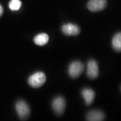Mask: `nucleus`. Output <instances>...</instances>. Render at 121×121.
<instances>
[{"mask_svg":"<svg viewBox=\"0 0 121 121\" xmlns=\"http://www.w3.org/2000/svg\"><path fill=\"white\" fill-rule=\"evenodd\" d=\"M47 78L43 72H36L30 75L28 78V83L30 86L35 88H38L43 86L46 82Z\"/></svg>","mask_w":121,"mask_h":121,"instance_id":"1","label":"nucleus"},{"mask_svg":"<svg viewBox=\"0 0 121 121\" xmlns=\"http://www.w3.org/2000/svg\"><path fill=\"white\" fill-rule=\"evenodd\" d=\"M16 110L17 115L21 120H26L30 115L29 106L24 100H19L16 104Z\"/></svg>","mask_w":121,"mask_h":121,"instance_id":"2","label":"nucleus"},{"mask_svg":"<svg viewBox=\"0 0 121 121\" xmlns=\"http://www.w3.org/2000/svg\"><path fill=\"white\" fill-rule=\"evenodd\" d=\"M84 70V65L80 61H74L69 67V76L71 78L76 79L79 78Z\"/></svg>","mask_w":121,"mask_h":121,"instance_id":"3","label":"nucleus"},{"mask_svg":"<svg viewBox=\"0 0 121 121\" xmlns=\"http://www.w3.org/2000/svg\"><path fill=\"white\" fill-rule=\"evenodd\" d=\"M65 106H66L65 99L61 96L56 97L52 101V109L57 115H62L63 114L65 111Z\"/></svg>","mask_w":121,"mask_h":121,"instance_id":"4","label":"nucleus"},{"mask_svg":"<svg viewBox=\"0 0 121 121\" xmlns=\"http://www.w3.org/2000/svg\"><path fill=\"white\" fill-rule=\"evenodd\" d=\"M106 0H90L87 4V8L93 12L102 11L106 8Z\"/></svg>","mask_w":121,"mask_h":121,"instance_id":"5","label":"nucleus"},{"mask_svg":"<svg viewBox=\"0 0 121 121\" xmlns=\"http://www.w3.org/2000/svg\"><path fill=\"white\" fill-rule=\"evenodd\" d=\"M87 75L91 79H95L99 75V67L95 60H90L87 63Z\"/></svg>","mask_w":121,"mask_h":121,"instance_id":"6","label":"nucleus"},{"mask_svg":"<svg viewBox=\"0 0 121 121\" xmlns=\"http://www.w3.org/2000/svg\"><path fill=\"white\" fill-rule=\"evenodd\" d=\"M62 32L64 35L67 36H77L80 32L79 26L73 24H67L62 26Z\"/></svg>","mask_w":121,"mask_h":121,"instance_id":"7","label":"nucleus"},{"mask_svg":"<svg viewBox=\"0 0 121 121\" xmlns=\"http://www.w3.org/2000/svg\"><path fill=\"white\" fill-rule=\"evenodd\" d=\"M86 120L88 121H102L105 120L104 112L99 110H91L87 113Z\"/></svg>","mask_w":121,"mask_h":121,"instance_id":"8","label":"nucleus"},{"mask_svg":"<svg viewBox=\"0 0 121 121\" xmlns=\"http://www.w3.org/2000/svg\"><path fill=\"white\" fill-rule=\"evenodd\" d=\"M82 94L86 105L89 106L93 103L95 98V91L93 90L90 88H85L82 90Z\"/></svg>","mask_w":121,"mask_h":121,"instance_id":"9","label":"nucleus"},{"mask_svg":"<svg viewBox=\"0 0 121 121\" xmlns=\"http://www.w3.org/2000/svg\"><path fill=\"white\" fill-rule=\"evenodd\" d=\"M49 37L46 33H41L36 35L34 38V42L36 44L39 46H44L47 44L48 42Z\"/></svg>","mask_w":121,"mask_h":121,"instance_id":"10","label":"nucleus"},{"mask_svg":"<svg viewBox=\"0 0 121 121\" xmlns=\"http://www.w3.org/2000/svg\"><path fill=\"white\" fill-rule=\"evenodd\" d=\"M112 44L113 48L117 52H121V32H118L114 36Z\"/></svg>","mask_w":121,"mask_h":121,"instance_id":"11","label":"nucleus"},{"mask_svg":"<svg viewBox=\"0 0 121 121\" xmlns=\"http://www.w3.org/2000/svg\"><path fill=\"white\" fill-rule=\"evenodd\" d=\"M22 6L20 0H11L9 3V8L12 11H17Z\"/></svg>","mask_w":121,"mask_h":121,"instance_id":"12","label":"nucleus"},{"mask_svg":"<svg viewBox=\"0 0 121 121\" xmlns=\"http://www.w3.org/2000/svg\"><path fill=\"white\" fill-rule=\"evenodd\" d=\"M3 13H4V8H3V7L0 5V17L2 16Z\"/></svg>","mask_w":121,"mask_h":121,"instance_id":"13","label":"nucleus"}]
</instances>
